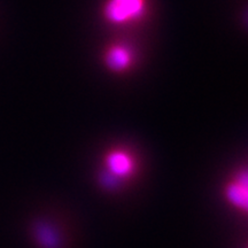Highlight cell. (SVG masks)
Instances as JSON below:
<instances>
[{"mask_svg":"<svg viewBox=\"0 0 248 248\" xmlns=\"http://www.w3.org/2000/svg\"><path fill=\"white\" fill-rule=\"evenodd\" d=\"M108 175L113 177L124 178L131 175L135 170V160L132 155L124 150H113L105 159Z\"/></svg>","mask_w":248,"mask_h":248,"instance_id":"3","label":"cell"},{"mask_svg":"<svg viewBox=\"0 0 248 248\" xmlns=\"http://www.w3.org/2000/svg\"><path fill=\"white\" fill-rule=\"evenodd\" d=\"M226 197L229 201L234 206L243 208L244 210L247 208L248 195H247V172L244 170L240 173L239 177L229 184L226 188Z\"/></svg>","mask_w":248,"mask_h":248,"instance_id":"4","label":"cell"},{"mask_svg":"<svg viewBox=\"0 0 248 248\" xmlns=\"http://www.w3.org/2000/svg\"><path fill=\"white\" fill-rule=\"evenodd\" d=\"M102 61L113 74H126L137 62V52L130 43L116 40L105 48Z\"/></svg>","mask_w":248,"mask_h":248,"instance_id":"2","label":"cell"},{"mask_svg":"<svg viewBox=\"0 0 248 248\" xmlns=\"http://www.w3.org/2000/svg\"><path fill=\"white\" fill-rule=\"evenodd\" d=\"M150 8V0H105L101 16L109 26L126 28L145 20Z\"/></svg>","mask_w":248,"mask_h":248,"instance_id":"1","label":"cell"}]
</instances>
